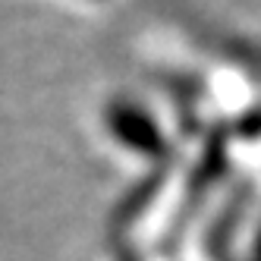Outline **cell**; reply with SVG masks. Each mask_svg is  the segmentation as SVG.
I'll use <instances>...</instances> for the list:
<instances>
[{
    "label": "cell",
    "mask_w": 261,
    "mask_h": 261,
    "mask_svg": "<svg viewBox=\"0 0 261 261\" xmlns=\"http://www.w3.org/2000/svg\"><path fill=\"white\" fill-rule=\"evenodd\" d=\"M104 123L110 129V136L117 139V145L129 148L133 154L145 161H167L170 158V136L164 133V126L151 110H145L136 101H114L104 114Z\"/></svg>",
    "instance_id": "1"
},
{
    "label": "cell",
    "mask_w": 261,
    "mask_h": 261,
    "mask_svg": "<svg viewBox=\"0 0 261 261\" xmlns=\"http://www.w3.org/2000/svg\"><path fill=\"white\" fill-rule=\"evenodd\" d=\"M252 261H261V227H258L255 242H252Z\"/></svg>",
    "instance_id": "2"
}]
</instances>
